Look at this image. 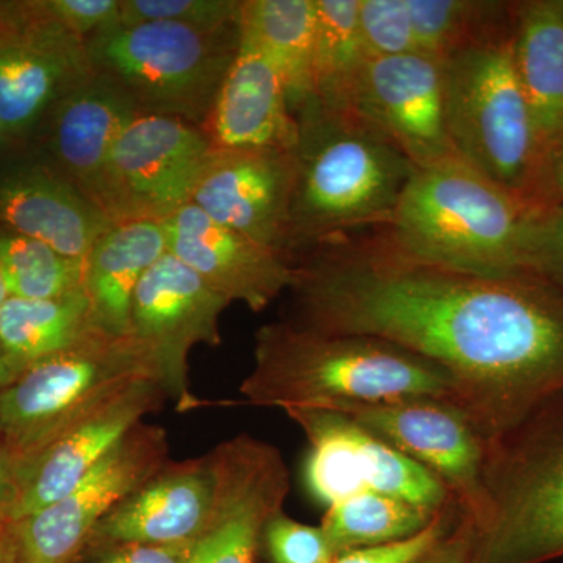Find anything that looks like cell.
<instances>
[{"label": "cell", "instance_id": "cell-1", "mask_svg": "<svg viewBox=\"0 0 563 563\" xmlns=\"http://www.w3.org/2000/svg\"><path fill=\"white\" fill-rule=\"evenodd\" d=\"M291 257V322L377 336L442 366L485 442L563 388V291L536 274L433 265L377 229Z\"/></svg>", "mask_w": 563, "mask_h": 563}, {"label": "cell", "instance_id": "cell-2", "mask_svg": "<svg viewBox=\"0 0 563 563\" xmlns=\"http://www.w3.org/2000/svg\"><path fill=\"white\" fill-rule=\"evenodd\" d=\"M240 393L251 406L284 412L410 398L443 399L461 409L455 380L437 363L377 336L291 321L258 329L254 368Z\"/></svg>", "mask_w": 563, "mask_h": 563}, {"label": "cell", "instance_id": "cell-3", "mask_svg": "<svg viewBox=\"0 0 563 563\" xmlns=\"http://www.w3.org/2000/svg\"><path fill=\"white\" fill-rule=\"evenodd\" d=\"M290 252L383 228L417 168L357 114L314 99L296 111Z\"/></svg>", "mask_w": 563, "mask_h": 563}, {"label": "cell", "instance_id": "cell-4", "mask_svg": "<svg viewBox=\"0 0 563 563\" xmlns=\"http://www.w3.org/2000/svg\"><path fill=\"white\" fill-rule=\"evenodd\" d=\"M472 563L563 558V388L488 440Z\"/></svg>", "mask_w": 563, "mask_h": 563}, {"label": "cell", "instance_id": "cell-5", "mask_svg": "<svg viewBox=\"0 0 563 563\" xmlns=\"http://www.w3.org/2000/svg\"><path fill=\"white\" fill-rule=\"evenodd\" d=\"M529 207L459 157L410 177L390 220L377 231L418 261L507 276L521 268Z\"/></svg>", "mask_w": 563, "mask_h": 563}, {"label": "cell", "instance_id": "cell-6", "mask_svg": "<svg viewBox=\"0 0 563 563\" xmlns=\"http://www.w3.org/2000/svg\"><path fill=\"white\" fill-rule=\"evenodd\" d=\"M239 36V24L202 31L174 22H141L117 25L85 44L92 70L131 96L141 113L203 129L235 58Z\"/></svg>", "mask_w": 563, "mask_h": 563}, {"label": "cell", "instance_id": "cell-7", "mask_svg": "<svg viewBox=\"0 0 563 563\" xmlns=\"http://www.w3.org/2000/svg\"><path fill=\"white\" fill-rule=\"evenodd\" d=\"M443 63L448 133L455 155L525 202L540 150L515 65L514 31Z\"/></svg>", "mask_w": 563, "mask_h": 563}, {"label": "cell", "instance_id": "cell-8", "mask_svg": "<svg viewBox=\"0 0 563 563\" xmlns=\"http://www.w3.org/2000/svg\"><path fill=\"white\" fill-rule=\"evenodd\" d=\"M155 380L131 335L92 332L0 390V440L11 468L140 380Z\"/></svg>", "mask_w": 563, "mask_h": 563}, {"label": "cell", "instance_id": "cell-9", "mask_svg": "<svg viewBox=\"0 0 563 563\" xmlns=\"http://www.w3.org/2000/svg\"><path fill=\"white\" fill-rule=\"evenodd\" d=\"M213 150L198 125L141 113L110 152L99 207L113 222L165 221L191 203Z\"/></svg>", "mask_w": 563, "mask_h": 563}, {"label": "cell", "instance_id": "cell-10", "mask_svg": "<svg viewBox=\"0 0 563 563\" xmlns=\"http://www.w3.org/2000/svg\"><path fill=\"white\" fill-rule=\"evenodd\" d=\"M285 413L309 440L303 485L325 509L365 492L395 496L432 514L457 503L439 477L346 415L328 409Z\"/></svg>", "mask_w": 563, "mask_h": 563}, {"label": "cell", "instance_id": "cell-11", "mask_svg": "<svg viewBox=\"0 0 563 563\" xmlns=\"http://www.w3.org/2000/svg\"><path fill=\"white\" fill-rule=\"evenodd\" d=\"M231 302L166 251L133 292L129 335L179 412L201 407L190 387L191 351L221 343L220 318Z\"/></svg>", "mask_w": 563, "mask_h": 563}, {"label": "cell", "instance_id": "cell-12", "mask_svg": "<svg viewBox=\"0 0 563 563\" xmlns=\"http://www.w3.org/2000/svg\"><path fill=\"white\" fill-rule=\"evenodd\" d=\"M168 462L165 429L129 432L76 488L10 525L14 563H74L98 525Z\"/></svg>", "mask_w": 563, "mask_h": 563}, {"label": "cell", "instance_id": "cell-13", "mask_svg": "<svg viewBox=\"0 0 563 563\" xmlns=\"http://www.w3.org/2000/svg\"><path fill=\"white\" fill-rule=\"evenodd\" d=\"M92 73L85 41L51 20L40 0L5 3L0 14V120L11 140L32 132Z\"/></svg>", "mask_w": 563, "mask_h": 563}, {"label": "cell", "instance_id": "cell-14", "mask_svg": "<svg viewBox=\"0 0 563 563\" xmlns=\"http://www.w3.org/2000/svg\"><path fill=\"white\" fill-rule=\"evenodd\" d=\"M439 477L472 520L483 507L485 442L468 415L433 398L333 407Z\"/></svg>", "mask_w": 563, "mask_h": 563}, {"label": "cell", "instance_id": "cell-15", "mask_svg": "<svg viewBox=\"0 0 563 563\" xmlns=\"http://www.w3.org/2000/svg\"><path fill=\"white\" fill-rule=\"evenodd\" d=\"M355 114L417 169L457 157L448 133L444 63L432 55L369 62Z\"/></svg>", "mask_w": 563, "mask_h": 563}, {"label": "cell", "instance_id": "cell-16", "mask_svg": "<svg viewBox=\"0 0 563 563\" xmlns=\"http://www.w3.org/2000/svg\"><path fill=\"white\" fill-rule=\"evenodd\" d=\"M166 399L161 384L140 380L55 437L38 453L16 463L7 521L16 523L68 495Z\"/></svg>", "mask_w": 563, "mask_h": 563}, {"label": "cell", "instance_id": "cell-17", "mask_svg": "<svg viewBox=\"0 0 563 563\" xmlns=\"http://www.w3.org/2000/svg\"><path fill=\"white\" fill-rule=\"evenodd\" d=\"M220 495L191 563H254L266 525L284 510L290 474L273 444L239 435L214 448Z\"/></svg>", "mask_w": 563, "mask_h": 563}, {"label": "cell", "instance_id": "cell-18", "mask_svg": "<svg viewBox=\"0 0 563 563\" xmlns=\"http://www.w3.org/2000/svg\"><path fill=\"white\" fill-rule=\"evenodd\" d=\"M295 154L214 147L191 203L218 224L290 252Z\"/></svg>", "mask_w": 563, "mask_h": 563}, {"label": "cell", "instance_id": "cell-19", "mask_svg": "<svg viewBox=\"0 0 563 563\" xmlns=\"http://www.w3.org/2000/svg\"><path fill=\"white\" fill-rule=\"evenodd\" d=\"M166 251L222 298L262 312L292 284V257L224 228L188 203L162 221Z\"/></svg>", "mask_w": 563, "mask_h": 563}, {"label": "cell", "instance_id": "cell-20", "mask_svg": "<svg viewBox=\"0 0 563 563\" xmlns=\"http://www.w3.org/2000/svg\"><path fill=\"white\" fill-rule=\"evenodd\" d=\"M218 495L214 450L191 461H168L103 518L88 547L196 542L213 520Z\"/></svg>", "mask_w": 563, "mask_h": 563}, {"label": "cell", "instance_id": "cell-21", "mask_svg": "<svg viewBox=\"0 0 563 563\" xmlns=\"http://www.w3.org/2000/svg\"><path fill=\"white\" fill-rule=\"evenodd\" d=\"M114 222L58 169L24 163L0 174V228L85 261Z\"/></svg>", "mask_w": 563, "mask_h": 563}, {"label": "cell", "instance_id": "cell-22", "mask_svg": "<svg viewBox=\"0 0 563 563\" xmlns=\"http://www.w3.org/2000/svg\"><path fill=\"white\" fill-rule=\"evenodd\" d=\"M203 131L218 150L291 152L298 143L279 70L242 33Z\"/></svg>", "mask_w": 563, "mask_h": 563}, {"label": "cell", "instance_id": "cell-23", "mask_svg": "<svg viewBox=\"0 0 563 563\" xmlns=\"http://www.w3.org/2000/svg\"><path fill=\"white\" fill-rule=\"evenodd\" d=\"M141 111L131 96L92 73L49 111V150L58 172L98 203L114 143ZM99 206V203H98Z\"/></svg>", "mask_w": 563, "mask_h": 563}, {"label": "cell", "instance_id": "cell-24", "mask_svg": "<svg viewBox=\"0 0 563 563\" xmlns=\"http://www.w3.org/2000/svg\"><path fill=\"white\" fill-rule=\"evenodd\" d=\"M166 254L162 222L122 221L103 233L85 258L84 290L92 320L110 335H129L133 292Z\"/></svg>", "mask_w": 563, "mask_h": 563}, {"label": "cell", "instance_id": "cell-25", "mask_svg": "<svg viewBox=\"0 0 563 563\" xmlns=\"http://www.w3.org/2000/svg\"><path fill=\"white\" fill-rule=\"evenodd\" d=\"M514 55L542 154L563 133V0H515Z\"/></svg>", "mask_w": 563, "mask_h": 563}, {"label": "cell", "instance_id": "cell-26", "mask_svg": "<svg viewBox=\"0 0 563 563\" xmlns=\"http://www.w3.org/2000/svg\"><path fill=\"white\" fill-rule=\"evenodd\" d=\"M239 31L279 70L296 114L313 98L317 0H242Z\"/></svg>", "mask_w": 563, "mask_h": 563}, {"label": "cell", "instance_id": "cell-27", "mask_svg": "<svg viewBox=\"0 0 563 563\" xmlns=\"http://www.w3.org/2000/svg\"><path fill=\"white\" fill-rule=\"evenodd\" d=\"M96 331L101 329L92 320L85 290L51 299L10 296L0 309V343L13 379Z\"/></svg>", "mask_w": 563, "mask_h": 563}, {"label": "cell", "instance_id": "cell-28", "mask_svg": "<svg viewBox=\"0 0 563 563\" xmlns=\"http://www.w3.org/2000/svg\"><path fill=\"white\" fill-rule=\"evenodd\" d=\"M358 0H317L313 99L324 109L355 114L368 52L357 21Z\"/></svg>", "mask_w": 563, "mask_h": 563}, {"label": "cell", "instance_id": "cell-29", "mask_svg": "<svg viewBox=\"0 0 563 563\" xmlns=\"http://www.w3.org/2000/svg\"><path fill=\"white\" fill-rule=\"evenodd\" d=\"M421 54L446 60L514 31L515 2L407 0Z\"/></svg>", "mask_w": 563, "mask_h": 563}, {"label": "cell", "instance_id": "cell-30", "mask_svg": "<svg viewBox=\"0 0 563 563\" xmlns=\"http://www.w3.org/2000/svg\"><path fill=\"white\" fill-rule=\"evenodd\" d=\"M437 514L395 496L365 492L328 507L320 526L339 555L407 539L422 531Z\"/></svg>", "mask_w": 563, "mask_h": 563}, {"label": "cell", "instance_id": "cell-31", "mask_svg": "<svg viewBox=\"0 0 563 563\" xmlns=\"http://www.w3.org/2000/svg\"><path fill=\"white\" fill-rule=\"evenodd\" d=\"M0 273L11 298H60L84 290L85 261L0 228Z\"/></svg>", "mask_w": 563, "mask_h": 563}, {"label": "cell", "instance_id": "cell-32", "mask_svg": "<svg viewBox=\"0 0 563 563\" xmlns=\"http://www.w3.org/2000/svg\"><path fill=\"white\" fill-rule=\"evenodd\" d=\"M242 0H121V24L174 22L202 31L239 24Z\"/></svg>", "mask_w": 563, "mask_h": 563}, {"label": "cell", "instance_id": "cell-33", "mask_svg": "<svg viewBox=\"0 0 563 563\" xmlns=\"http://www.w3.org/2000/svg\"><path fill=\"white\" fill-rule=\"evenodd\" d=\"M357 21L372 60L420 52L407 0H358Z\"/></svg>", "mask_w": 563, "mask_h": 563}, {"label": "cell", "instance_id": "cell-34", "mask_svg": "<svg viewBox=\"0 0 563 563\" xmlns=\"http://www.w3.org/2000/svg\"><path fill=\"white\" fill-rule=\"evenodd\" d=\"M521 268L563 291V207L529 210L521 242Z\"/></svg>", "mask_w": 563, "mask_h": 563}, {"label": "cell", "instance_id": "cell-35", "mask_svg": "<svg viewBox=\"0 0 563 563\" xmlns=\"http://www.w3.org/2000/svg\"><path fill=\"white\" fill-rule=\"evenodd\" d=\"M274 563H332L336 558L321 526L303 525L282 512L263 532V542Z\"/></svg>", "mask_w": 563, "mask_h": 563}, {"label": "cell", "instance_id": "cell-36", "mask_svg": "<svg viewBox=\"0 0 563 563\" xmlns=\"http://www.w3.org/2000/svg\"><path fill=\"white\" fill-rule=\"evenodd\" d=\"M461 504L454 503L435 515L422 531L407 539L358 548L336 555L332 563H415L432 550L463 517Z\"/></svg>", "mask_w": 563, "mask_h": 563}, {"label": "cell", "instance_id": "cell-37", "mask_svg": "<svg viewBox=\"0 0 563 563\" xmlns=\"http://www.w3.org/2000/svg\"><path fill=\"white\" fill-rule=\"evenodd\" d=\"M44 13L87 41L121 24V0H40Z\"/></svg>", "mask_w": 563, "mask_h": 563}, {"label": "cell", "instance_id": "cell-38", "mask_svg": "<svg viewBox=\"0 0 563 563\" xmlns=\"http://www.w3.org/2000/svg\"><path fill=\"white\" fill-rule=\"evenodd\" d=\"M529 210L563 207V133L540 154L525 195Z\"/></svg>", "mask_w": 563, "mask_h": 563}, {"label": "cell", "instance_id": "cell-39", "mask_svg": "<svg viewBox=\"0 0 563 563\" xmlns=\"http://www.w3.org/2000/svg\"><path fill=\"white\" fill-rule=\"evenodd\" d=\"M195 543H125L106 548L96 563H191Z\"/></svg>", "mask_w": 563, "mask_h": 563}, {"label": "cell", "instance_id": "cell-40", "mask_svg": "<svg viewBox=\"0 0 563 563\" xmlns=\"http://www.w3.org/2000/svg\"><path fill=\"white\" fill-rule=\"evenodd\" d=\"M473 536L472 517L463 514L459 523L415 563H472Z\"/></svg>", "mask_w": 563, "mask_h": 563}, {"label": "cell", "instance_id": "cell-41", "mask_svg": "<svg viewBox=\"0 0 563 563\" xmlns=\"http://www.w3.org/2000/svg\"><path fill=\"white\" fill-rule=\"evenodd\" d=\"M11 501H13V468L5 446L0 440V521L9 518Z\"/></svg>", "mask_w": 563, "mask_h": 563}, {"label": "cell", "instance_id": "cell-42", "mask_svg": "<svg viewBox=\"0 0 563 563\" xmlns=\"http://www.w3.org/2000/svg\"><path fill=\"white\" fill-rule=\"evenodd\" d=\"M0 563H14L13 542H11L10 525L0 521Z\"/></svg>", "mask_w": 563, "mask_h": 563}, {"label": "cell", "instance_id": "cell-43", "mask_svg": "<svg viewBox=\"0 0 563 563\" xmlns=\"http://www.w3.org/2000/svg\"><path fill=\"white\" fill-rule=\"evenodd\" d=\"M11 380H13V374H11L9 363L5 361V354H3L2 343H0V390L7 387Z\"/></svg>", "mask_w": 563, "mask_h": 563}, {"label": "cell", "instance_id": "cell-44", "mask_svg": "<svg viewBox=\"0 0 563 563\" xmlns=\"http://www.w3.org/2000/svg\"><path fill=\"white\" fill-rule=\"evenodd\" d=\"M10 298L9 290H7L5 280H3L2 273H0V309H2L3 303L7 302V299Z\"/></svg>", "mask_w": 563, "mask_h": 563}, {"label": "cell", "instance_id": "cell-45", "mask_svg": "<svg viewBox=\"0 0 563 563\" xmlns=\"http://www.w3.org/2000/svg\"><path fill=\"white\" fill-rule=\"evenodd\" d=\"M10 141L9 132H7L5 125H3L2 120H0V151H2Z\"/></svg>", "mask_w": 563, "mask_h": 563}, {"label": "cell", "instance_id": "cell-46", "mask_svg": "<svg viewBox=\"0 0 563 563\" xmlns=\"http://www.w3.org/2000/svg\"><path fill=\"white\" fill-rule=\"evenodd\" d=\"M7 2H0V13H2L3 9H5Z\"/></svg>", "mask_w": 563, "mask_h": 563}]
</instances>
